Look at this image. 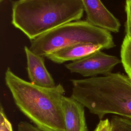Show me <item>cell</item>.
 Masks as SVG:
<instances>
[{"mask_svg": "<svg viewBox=\"0 0 131 131\" xmlns=\"http://www.w3.org/2000/svg\"><path fill=\"white\" fill-rule=\"evenodd\" d=\"M71 96L100 120L112 114L131 118V79L119 73L72 79Z\"/></svg>", "mask_w": 131, "mask_h": 131, "instance_id": "obj_2", "label": "cell"}, {"mask_svg": "<svg viewBox=\"0 0 131 131\" xmlns=\"http://www.w3.org/2000/svg\"><path fill=\"white\" fill-rule=\"evenodd\" d=\"M121 61L123 68L131 79V38L125 36L121 48Z\"/></svg>", "mask_w": 131, "mask_h": 131, "instance_id": "obj_10", "label": "cell"}, {"mask_svg": "<svg viewBox=\"0 0 131 131\" xmlns=\"http://www.w3.org/2000/svg\"><path fill=\"white\" fill-rule=\"evenodd\" d=\"M93 131H111L110 121L108 119L100 120Z\"/></svg>", "mask_w": 131, "mask_h": 131, "instance_id": "obj_15", "label": "cell"}, {"mask_svg": "<svg viewBox=\"0 0 131 131\" xmlns=\"http://www.w3.org/2000/svg\"><path fill=\"white\" fill-rule=\"evenodd\" d=\"M27 58V71L30 82L41 87L53 88L55 81L47 70L45 64V57L36 54L27 46L24 47Z\"/></svg>", "mask_w": 131, "mask_h": 131, "instance_id": "obj_7", "label": "cell"}, {"mask_svg": "<svg viewBox=\"0 0 131 131\" xmlns=\"http://www.w3.org/2000/svg\"><path fill=\"white\" fill-rule=\"evenodd\" d=\"M81 1L88 21L110 32L117 33L119 31V20L106 8L101 0Z\"/></svg>", "mask_w": 131, "mask_h": 131, "instance_id": "obj_6", "label": "cell"}, {"mask_svg": "<svg viewBox=\"0 0 131 131\" xmlns=\"http://www.w3.org/2000/svg\"><path fill=\"white\" fill-rule=\"evenodd\" d=\"M30 41V50L43 57L63 48L82 43L100 45L104 49L115 46L110 31L95 26L86 20L63 24Z\"/></svg>", "mask_w": 131, "mask_h": 131, "instance_id": "obj_4", "label": "cell"}, {"mask_svg": "<svg viewBox=\"0 0 131 131\" xmlns=\"http://www.w3.org/2000/svg\"><path fill=\"white\" fill-rule=\"evenodd\" d=\"M18 131H43L26 121H20L17 125Z\"/></svg>", "mask_w": 131, "mask_h": 131, "instance_id": "obj_14", "label": "cell"}, {"mask_svg": "<svg viewBox=\"0 0 131 131\" xmlns=\"http://www.w3.org/2000/svg\"><path fill=\"white\" fill-rule=\"evenodd\" d=\"M121 62L116 56L99 50L80 59L66 63L64 66L71 73L90 78L112 73L114 67Z\"/></svg>", "mask_w": 131, "mask_h": 131, "instance_id": "obj_5", "label": "cell"}, {"mask_svg": "<svg viewBox=\"0 0 131 131\" xmlns=\"http://www.w3.org/2000/svg\"><path fill=\"white\" fill-rule=\"evenodd\" d=\"M110 123L111 131H131V118L114 115Z\"/></svg>", "mask_w": 131, "mask_h": 131, "instance_id": "obj_11", "label": "cell"}, {"mask_svg": "<svg viewBox=\"0 0 131 131\" xmlns=\"http://www.w3.org/2000/svg\"><path fill=\"white\" fill-rule=\"evenodd\" d=\"M103 49L104 47L100 45L82 43L63 48L46 57L54 63L60 64L80 59L94 52Z\"/></svg>", "mask_w": 131, "mask_h": 131, "instance_id": "obj_9", "label": "cell"}, {"mask_svg": "<svg viewBox=\"0 0 131 131\" xmlns=\"http://www.w3.org/2000/svg\"><path fill=\"white\" fill-rule=\"evenodd\" d=\"M84 107L72 96L63 97L65 131H88Z\"/></svg>", "mask_w": 131, "mask_h": 131, "instance_id": "obj_8", "label": "cell"}, {"mask_svg": "<svg viewBox=\"0 0 131 131\" xmlns=\"http://www.w3.org/2000/svg\"><path fill=\"white\" fill-rule=\"evenodd\" d=\"M125 11L126 15L125 23V36L131 38V0H126Z\"/></svg>", "mask_w": 131, "mask_h": 131, "instance_id": "obj_12", "label": "cell"}, {"mask_svg": "<svg viewBox=\"0 0 131 131\" xmlns=\"http://www.w3.org/2000/svg\"><path fill=\"white\" fill-rule=\"evenodd\" d=\"M0 131H13L12 124L7 118L2 104L0 108Z\"/></svg>", "mask_w": 131, "mask_h": 131, "instance_id": "obj_13", "label": "cell"}, {"mask_svg": "<svg viewBox=\"0 0 131 131\" xmlns=\"http://www.w3.org/2000/svg\"><path fill=\"white\" fill-rule=\"evenodd\" d=\"M5 81L16 106L36 127L43 131H65L62 98L66 91L61 84L39 86L20 78L9 67Z\"/></svg>", "mask_w": 131, "mask_h": 131, "instance_id": "obj_1", "label": "cell"}, {"mask_svg": "<svg viewBox=\"0 0 131 131\" xmlns=\"http://www.w3.org/2000/svg\"><path fill=\"white\" fill-rule=\"evenodd\" d=\"M84 11L81 0H17L12 3L11 24L31 40L80 20Z\"/></svg>", "mask_w": 131, "mask_h": 131, "instance_id": "obj_3", "label": "cell"}]
</instances>
